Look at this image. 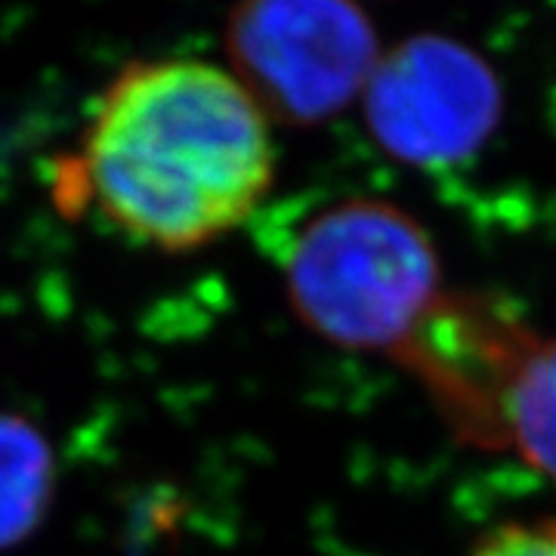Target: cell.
Returning <instances> with one entry per match:
<instances>
[{"instance_id":"cell-8","label":"cell","mask_w":556,"mask_h":556,"mask_svg":"<svg viewBox=\"0 0 556 556\" xmlns=\"http://www.w3.org/2000/svg\"><path fill=\"white\" fill-rule=\"evenodd\" d=\"M470 556H556V517L501 526Z\"/></svg>"},{"instance_id":"cell-1","label":"cell","mask_w":556,"mask_h":556,"mask_svg":"<svg viewBox=\"0 0 556 556\" xmlns=\"http://www.w3.org/2000/svg\"><path fill=\"white\" fill-rule=\"evenodd\" d=\"M276 177L269 121L201 60L134 62L102 90L60 199H80L164 254L214 244L257 211Z\"/></svg>"},{"instance_id":"cell-4","label":"cell","mask_w":556,"mask_h":556,"mask_svg":"<svg viewBox=\"0 0 556 556\" xmlns=\"http://www.w3.org/2000/svg\"><path fill=\"white\" fill-rule=\"evenodd\" d=\"M378 146L415 167L467 161L495 134L504 90L495 68L467 43L415 35L383 53L362 90Z\"/></svg>"},{"instance_id":"cell-5","label":"cell","mask_w":556,"mask_h":556,"mask_svg":"<svg viewBox=\"0 0 556 556\" xmlns=\"http://www.w3.org/2000/svg\"><path fill=\"white\" fill-rule=\"evenodd\" d=\"M535 340L504 298L442 291L393 358L427 390L460 445L504 452V402Z\"/></svg>"},{"instance_id":"cell-2","label":"cell","mask_w":556,"mask_h":556,"mask_svg":"<svg viewBox=\"0 0 556 556\" xmlns=\"http://www.w3.org/2000/svg\"><path fill=\"white\" fill-rule=\"evenodd\" d=\"M427 229L387 199H346L318 211L291 241L285 288L298 318L343 350L396 356L442 298Z\"/></svg>"},{"instance_id":"cell-7","label":"cell","mask_w":556,"mask_h":556,"mask_svg":"<svg viewBox=\"0 0 556 556\" xmlns=\"http://www.w3.org/2000/svg\"><path fill=\"white\" fill-rule=\"evenodd\" d=\"M504 452L556 479V338L532 343L504 402Z\"/></svg>"},{"instance_id":"cell-6","label":"cell","mask_w":556,"mask_h":556,"mask_svg":"<svg viewBox=\"0 0 556 556\" xmlns=\"http://www.w3.org/2000/svg\"><path fill=\"white\" fill-rule=\"evenodd\" d=\"M56 495V457L31 420L0 412V551L38 532Z\"/></svg>"},{"instance_id":"cell-3","label":"cell","mask_w":556,"mask_h":556,"mask_svg":"<svg viewBox=\"0 0 556 556\" xmlns=\"http://www.w3.org/2000/svg\"><path fill=\"white\" fill-rule=\"evenodd\" d=\"M226 53L266 121L316 127L356 100L378 65L371 20L343 0H257L229 13Z\"/></svg>"}]
</instances>
